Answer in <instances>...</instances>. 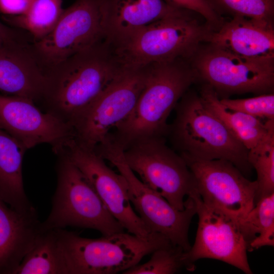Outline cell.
<instances>
[{
  "instance_id": "cell-11",
  "label": "cell",
  "mask_w": 274,
  "mask_h": 274,
  "mask_svg": "<svg viewBox=\"0 0 274 274\" xmlns=\"http://www.w3.org/2000/svg\"><path fill=\"white\" fill-rule=\"evenodd\" d=\"M182 157L193 176L195 189L202 201L229 216L238 225L255 204L256 181L247 179L234 164L226 160Z\"/></svg>"
},
{
  "instance_id": "cell-29",
  "label": "cell",
  "mask_w": 274,
  "mask_h": 274,
  "mask_svg": "<svg viewBox=\"0 0 274 274\" xmlns=\"http://www.w3.org/2000/svg\"><path fill=\"white\" fill-rule=\"evenodd\" d=\"M169 5L201 15L212 30L217 29L224 22L206 0H164Z\"/></svg>"
},
{
  "instance_id": "cell-8",
  "label": "cell",
  "mask_w": 274,
  "mask_h": 274,
  "mask_svg": "<svg viewBox=\"0 0 274 274\" xmlns=\"http://www.w3.org/2000/svg\"><path fill=\"white\" fill-rule=\"evenodd\" d=\"M123 155L145 185L176 209H185V197L195 189L194 179L185 159L166 145L164 136L136 140L123 149Z\"/></svg>"
},
{
  "instance_id": "cell-21",
  "label": "cell",
  "mask_w": 274,
  "mask_h": 274,
  "mask_svg": "<svg viewBox=\"0 0 274 274\" xmlns=\"http://www.w3.org/2000/svg\"><path fill=\"white\" fill-rule=\"evenodd\" d=\"M199 96L206 107L223 122L248 150L254 148L274 129V120L263 122L259 118L226 108L215 90L207 84L202 86Z\"/></svg>"
},
{
  "instance_id": "cell-12",
  "label": "cell",
  "mask_w": 274,
  "mask_h": 274,
  "mask_svg": "<svg viewBox=\"0 0 274 274\" xmlns=\"http://www.w3.org/2000/svg\"><path fill=\"white\" fill-rule=\"evenodd\" d=\"M101 0H76L32 49L46 70L105 39Z\"/></svg>"
},
{
  "instance_id": "cell-18",
  "label": "cell",
  "mask_w": 274,
  "mask_h": 274,
  "mask_svg": "<svg viewBox=\"0 0 274 274\" xmlns=\"http://www.w3.org/2000/svg\"><path fill=\"white\" fill-rule=\"evenodd\" d=\"M206 42L242 57L274 58L273 23L232 17L212 31Z\"/></svg>"
},
{
  "instance_id": "cell-28",
  "label": "cell",
  "mask_w": 274,
  "mask_h": 274,
  "mask_svg": "<svg viewBox=\"0 0 274 274\" xmlns=\"http://www.w3.org/2000/svg\"><path fill=\"white\" fill-rule=\"evenodd\" d=\"M220 102L227 108L260 119L274 120V94H262L247 98H222Z\"/></svg>"
},
{
  "instance_id": "cell-14",
  "label": "cell",
  "mask_w": 274,
  "mask_h": 274,
  "mask_svg": "<svg viewBox=\"0 0 274 274\" xmlns=\"http://www.w3.org/2000/svg\"><path fill=\"white\" fill-rule=\"evenodd\" d=\"M65 155L91 183L104 204L128 232L146 238L151 232L134 211L129 199L126 181L106 163L105 159L93 150L79 146L74 139L55 153Z\"/></svg>"
},
{
  "instance_id": "cell-19",
  "label": "cell",
  "mask_w": 274,
  "mask_h": 274,
  "mask_svg": "<svg viewBox=\"0 0 274 274\" xmlns=\"http://www.w3.org/2000/svg\"><path fill=\"white\" fill-rule=\"evenodd\" d=\"M35 209L17 211L0 198V274H14L42 231Z\"/></svg>"
},
{
  "instance_id": "cell-6",
  "label": "cell",
  "mask_w": 274,
  "mask_h": 274,
  "mask_svg": "<svg viewBox=\"0 0 274 274\" xmlns=\"http://www.w3.org/2000/svg\"><path fill=\"white\" fill-rule=\"evenodd\" d=\"M57 187L42 231L67 226L90 228L109 236L124 231L80 169L64 154L56 153Z\"/></svg>"
},
{
  "instance_id": "cell-13",
  "label": "cell",
  "mask_w": 274,
  "mask_h": 274,
  "mask_svg": "<svg viewBox=\"0 0 274 274\" xmlns=\"http://www.w3.org/2000/svg\"><path fill=\"white\" fill-rule=\"evenodd\" d=\"M188 196L195 202L198 222L195 242L183 255L186 268L191 270L195 261L210 258L231 265L247 274L252 273L247 255L248 244L237 223L206 204L196 189Z\"/></svg>"
},
{
  "instance_id": "cell-27",
  "label": "cell",
  "mask_w": 274,
  "mask_h": 274,
  "mask_svg": "<svg viewBox=\"0 0 274 274\" xmlns=\"http://www.w3.org/2000/svg\"><path fill=\"white\" fill-rule=\"evenodd\" d=\"M185 251L173 245L159 248L147 262L137 264L122 272L124 274H173L185 266L183 260Z\"/></svg>"
},
{
  "instance_id": "cell-30",
  "label": "cell",
  "mask_w": 274,
  "mask_h": 274,
  "mask_svg": "<svg viewBox=\"0 0 274 274\" xmlns=\"http://www.w3.org/2000/svg\"><path fill=\"white\" fill-rule=\"evenodd\" d=\"M34 0H0V13L8 17L23 15Z\"/></svg>"
},
{
  "instance_id": "cell-15",
  "label": "cell",
  "mask_w": 274,
  "mask_h": 274,
  "mask_svg": "<svg viewBox=\"0 0 274 274\" xmlns=\"http://www.w3.org/2000/svg\"><path fill=\"white\" fill-rule=\"evenodd\" d=\"M0 127L26 150L48 144L55 151L74 139L72 127L28 98L0 95Z\"/></svg>"
},
{
  "instance_id": "cell-7",
  "label": "cell",
  "mask_w": 274,
  "mask_h": 274,
  "mask_svg": "<svg viewBox=\"0 0 274 274\" xmlns=\"http://www.w3.org/2000/svg\"><path fill=\"white\" fill-rule=\"evenodd\" d=\"M94 151L111 162L123 176L130 201L149 231L162 235L185 252L189 251L191 248L189 228L193 217L196 214L193 199L188 196L185 209L178 210L136 177L125 162L120 147L107 141L96 146Z\"/></svg>"
},
{
  "instance_id": "cell-22",
  "label": "cell",
  "mask_w": 274,
  "mask_h": 274,
  "mask_svg": "<svg viewBox=\"0 0 274 274\" xmlns=\"http://www.w3.org/2000/svg\"><path fill=\"white\" fill-rule=\"evenodd\" d=\"M14 274H65L57 229L40 232Z\"/></svg>"
},
{
  "instance_id": "cell-25",
  "label": "cell",
  "mask_w": 274,
  "mask_h": 274,
  "mask_svg": "<svg viewBox=\"0 0 274 274\" xmlns=\"http://www.w3.org/2000/svg\"><path fill=\"white\" fill-rule=\"evenodd\" d=\"M248 160L257 176L256 202L261 198L274 193V129L249 150Z\"/></svg>"
},
{
  "instance_id": "cell-3",
  "label": "cell",
  "mask_w": 274,
  "mask_h": 274,
  "mask_svg": "<svg viewBox=\"0 0 274 274\" xmlns=\"http://www.w3.org/2000/svg\"><path fill=\"white\" fill-rule=\"evenodd\" d=\"M174 109L176 117L167 135L179 154L196 159L226 160L245 176L250 173L249 150L206 107L199 94L188 90Z\"/></svg>"
},
{
  "instance_id": "cell-5",
  "label": "cell",
  "mask_w": 274,
  "mask_h": 274,
  "mask_svg": "<svg viewBox=\"0 0 274 274\" xmlns=\"http://www.w3.org/2000/svg\"><path fill=\"white\" fill-rule=\"evenodd\" d=\"M189 12L147 25L112 44L127 66H142L182 58L190 60L212 31Z\"/></svg>"
},
{
  "instance_id": "cell-31",
  "label": "cell",
  "mask_w": 274,
  "mask_h": 274,
  "mask_svg": "<svg viewBox=\"0 0 274 274\" xmlns=\"http://www.w3.org/2000/svg\"><path fill=\"white\" fill-rule=\"evenodd\" d=\"M18 42L17 34L0 21V48Z\"/></svg>"
},
{
  "instance_id": "cell-20",
  "label": "cell",
  "mask_w": 274,
  "mask_h": 274,
  "mask_svg": "<svg viewBox=\"0 0 274 274\" xmlns=\"http://www.w3.org/2000/svg\"><path fill=\"white\" fill-rule=\"evenodd\" d=\"M26 149L0 127V198L20 212L35 208L25 193L22 163Z\"/></svg>"
},
{
  "instance_id": "cell-10",
  "label": "cell",
  "mask_w": 274,
  "mask_h": 274,
  "mask_svg": "<svg viewBox=\"0 0 274 274\" xmlns=\"http://www.w3.org/2000/svg\"><path fill=\"white\" fill-rule=\"evenodd\" d=\"M148 65L126 66L72 125L74 140L91 150L131 113L145 85Z\"/></svg>"
},
{
  "instance_id": "cell-2",
  "label": "cell",
  "mask_w": 274,
  "mask_h": 274,
  "mask_svg": "<svg viewBox=\"0 0 274 274\" xmlns=\"http://www.w3.org/2000/svg\"><path fill=\"white\" fill-rule=\"evenodd\" d=\"M148 66L146 83L134 107L108 136L123 149L141 139L165 137L168 116L197 79L188 59L179 58Z\"/></svg>"
},
{
  "instance_id": "cell-23",
  "label": "cell",
  "mask_w": 274,
  "mask_h": 274,
  "mask_svg": "<svg viewBox=\"0 0 274 274\" xmlns=\"http://www.w3.org/2000/svg\"><path fill=\"white\" fill-rule=\"evenodd\" d=\"M248 250L274 245V193L259 199L238 224Z\"/></svg>"
},
{
  "instance_id": "cell-24",
  "label": "cell",
  "mask_w": 274,
  "mask_h": 274,
  "mask_svg": "<svg viewBox=\"0 0 274 274\" xmlns=\"http://www.w3.org/2000/svg\"><path fill=\"white\" fill-rule=\"evenodd\" d=\"M63 0H34L22 15L8 17V21L27 31L35 41L47 36L58 22L63 11Z\"/></svg>"
},
{
  "instance_id": "cell-9",
  "label": "cell",
  "mask_w": 274,
  "mask_h": 274,
  "mask_svg": "<svg viewBox=\"0 0 274 274\" xmlns=\"http://www.w3.org/2000/svg\"><path fill=\"white\" fill-rule=\"evenodd\" d=\"M197 78L220 95L272 93L274 58L242 57L208 43L189 60Z\"/></svg>"
},
{
  "instance_id": "cell-1",
  "label": "cell",
  "mask_w": 274,
  "mask_h": 274,
  "mask_svg": "<svg viewBox=\"0 0 274 274\" xmlns=\"http://www.w3.org/2000/svg\"><path fill=\"white\" fill-rule=\"evenodd\" d=\"M106 39L46 69L45 111L72 127L126 67Z\"/></svg>"
},
{
  "instance_id": "cell-4",
  "label": "cell",
  "mask_w": 274,
  "mask_h": 274,
  "mask_svg": "<svg viewBox=\"0 0 274 274\" xmlns=\"http://www.w3.org/2000/svg\"><path fill=\"white\" fill-rule=\"evenodd\" d=\"M57 230L65 274L122 273L155 250L173 245L159 233L144 238L124 231L92 239Z\"/></svg>"
},
{
  "instance_id": "cell-17",
  "label": "cell",
  "mask_w": 274,
  "mask_h": 274,
  "mask_svg": "<svg viewBox=\"0 0 274 274\" xmlns=\"http://www.w3.org/2000/svg\"><path fill=\"white\" fill-rule=\"evenodd\" d=\"M47 85L45 69L32 47L21 42L0 48V91L41 100Z\"/></svg>"
},
{
  "instance_id": "cell-16",
  "label": "cell",
  "mask_w": 274,
  "mask_h": 274,
  "mask_svg": "<svg viewBox=\"0 0 274 274\" xmlns=\"http://www.w3.org/2000/svg\"><path fill=\"white\" fill-rule=\"evenodd\" d=\"M101 4L105 37L112 44L158 20L191 12L164 0H101Z\"/></svg>"
},
{
  "instance_id": "cell-26",
  "label": "cell",
  "mask_w": 274,
  "mask_h": 274,
  "mask_svg": "<svg viewBox=\"0 0 274 274\" xmlns=\"http://www.w3.org/2000/svg\"><path fill=\"white\" fill-rule=\"evenodd\" d=\"M220 16L242 17L273 23L274 0H206Z\"/></svg>"
}]
</instances>
